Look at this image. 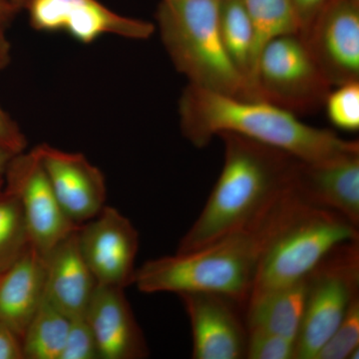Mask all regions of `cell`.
<instances>
[{
    "instance_id": "obj_1",
    "label": "cell",
    "mask_w": 359,
    "mask_h": 359,
    "mask_svg": "<svg viewBox=\"0 0 359 359\" xmlns=\"http://www.w3.org/2000/svg\"><path fill=\"white\" fill-rule=\"evenodd\" d=\"M297 197L292 185L256 221L193 252L150 259L135 271L145 294L212 292L245 309L266 245Z\"/></svg>"
},
{
    "instance_id": "obj_2",
    "label": "cell",
    "mask_w": 359,
    "mask_h": 359,
    "mask_svg": "<svg viewBox=\"0 0 359 359\" xmlns=\"http://www.w3.org/2000/svg\"><path fill=\"white\" fill-rule=\"evenodd\" d=\"M180 128L187 140L203 148L229 132L280 149L304 162H318L359 152L358 141L311 126L290 111L264 100L226 95L189 85L179 100Z\"/></svg>"
},
{
    "instance_id": "obj_3",
    "label": "cell",
    "mask_w": 359,
    "mask_h": 359,
    "mask_svg": "<svg viewBox=\"0 0 359 359\" xmlns=\"http://www.w3.org/2000/svg\"><path fill=\"white\" fill-rule=\"evenodd\" d=\"M224 166L204 209L180 240L178 254L193 252L256 221L294 185L299 159L271 147L224 132Z\"/></svg>"
},
{
    "instance_id": "obj_4",
    "label": "cell",
    "mask_w": 359,
    "mask_h": 359,
    "mask_svg": "<svg viewBox=\"0 0 359 359\" xmlns=\"http://www.w3.org/2000/svg\"><path fill=\"white\" fill-rule=\"evenodd\" d=\"M219 6V0H160L156 29L175 68L189 85L259 100L224 48Z\"/></svg>"
},
{
    "instance_id": "obj_5",
    "label": "cell",
    "mask_w": 359,
    "mask_h": 359,
    "mask_svg": "<svg viewBox=\"0 0 359 359\" xmlns=\"http://www.w3.org/2000/svg\"><path fill=\"white\" fill-rule=\"evenodd\" d=\"M356 240L358 226L339 212L311 205L297 191L264 250L248 302L304 280L334 248Z\"/></svg>"
},
{
    "instance_id": "obj_6",
    "label": "cell",
    "mask_w": 359,
    "mask_h": 359,
    "mask_svg": "<svg viewBox=\"0 0 359 359\" xmlns=\"http://www.w3.org/2000/svg\"><path fill=\"white\" fill-rule=\"evenodd\" d=\"M359 297V240L337 245L308 276L294 359H316Z\"/></svg>"
},
{
    "instance_id": "obj_7",
    "label": "cell",
    "mask_w": 359,
    "mask_h": 359,
    "mask_svg": "<svg viewBox=\"0 0 359 359\" xmlns=\"http://www.w3.org/2000/svg\"><path fill=\"white\" fill-rule=\"evenodd\" d=\"M254 86L261 100L297 114L316 112L334 88L299 34L271 40L257 58Z\"/></svg>"
},
{
    "instance_id": "obj_8",
    "label": "cell",
    "mask_w": 359,
    "mask_h": 359,
    "mask_svg": "<svg viewBox=\"0 0 359 359\" xmlns=\"http://www.w3.org/2000/svg\"><path fill=\"white\" fill-rule=\"evenodd\" d=\"M4 189L18 198L30 244L42 256H47L58 243L79 228L59 204L36 149L11 158L4 173Z\"/></svg>"
},
{
    "instance_id": "obj_9",
    "label": "cell",
    "mask_w": 359,
    "mask_h": 359,
    "mask_svg": "<svg viewBox=\"0 0 359 359\" xmlns=\"http://www.w3.org/2000/svg\"><path fill=\"white\" fill-rule=\"evenodd\" d=\"M25 11L34 29L65 32L83 44L105 35L147 40L156 32L155 23L121 15L99 0H29Z\"/></svg>"
},
{
    "instance_id": "obj_10",
    "label": "cell",
    "mask_w": 359,
    "mask_h": 359,
    "mask_svg": "<svg viewBox=\"0 0 359 359\" xmlns=\"http://www.w3.org/2000/svg\"><path fill=\"white\" fill-rule=\"evenodd\" d=\"M78 245L97 285L125 287L133 285L139 233L116 208L105 205L77 230Z\"/></svg>"
},
{
    "instance_id": "obj_11",
    "label": "cell",
    "mask_w": 359,
    "mask_h": 359,
    "mask_svg": "<svg viewBox=\"0 0 359 359\" xmlns=\"http://www.w3.org/2000/svg\"><path fill=\"white\" fill-rule=\"evenodd\" d=\"M299 35L334 88L359 81V0H330Z\"/></svg>"
},
{
    "instance_id": "obj_12",
    "label": "cell",
    "mask_w": 359,
    "mask_h": 359,
    "mask_svg": "<svg viewBox=\"0 0 359 359\" xmlns=\"http://www.w3.org/2000/svg\"><path fill=\"white\" fill-rule=\"evenodd\" d=\"M178 295L192 328L194 359L245 358L248 328L243 306L212 292Z\"/></svg>"
},
{
    "instance_id": "obj_13",
    "label": "cell",
    "mask_w": 359,
    "mask_h": 359,
    "mask_svg": "<svg viewBox=\"0 0 359 359\" xmlns=\"http://www.w3.org/2000/svg\"><path fill=\"white\" fill-rule=\"evenodd\" d=\"M59 204L77 226L93 219L106 205L105 177L82 153L41 144L35 147Z\"/></svg>"
},
{
    "instance_id": "obj_14",
    "label": "cell",
    "mask_w": 359,
    "mask_h": 359,
    "mask_svg": "<svg viewBox=\"0 0 359 359\" xmlns=\"http://www.w3.org/2000/svg\"><path fill=\"white\" fill-rule=\"evenodd\" d=\"M294 186L311 205L339 212L359 228V152L318 162L299 160Z\"/></svg>"
},
{
    "instance_id": "obj_15",
    "label": "cell",
    "mask_w": 359,
    "mask_h": 359,
    "mask_svg": "<svg viewBox=\"0 0 359 359\" xmlns=\"http://www.w3.org/2000/svg\"><path fill=\"white\" fill-rule=\"evenodd\" d=\"M85 318L95 337L100 359H142L147 342L124 289L97 285Z\"/></svg>"
},
{
    "instance_id": "obj_16",
    "label": "cell",
    "mask_w": 359,
    "mask_h": 359,
    "mask_svg": "<svg viewBox=\"0 0 359 359\" xmlns=\"http://www.w3.org/2000/svg\"><path fill=\"white\" fill-rule=\"evenodd\" d=\"M77 230L45 256V299L70 320L85 316L97 287L80 252Z\"/></svg>"
},
{
    "instance_id": "obj_17",
    "label": "cell",
    "mask_w": 359,
    "mask_h": 359,
    "mask_svg": "<svg viewBox=\"0 0 359 359\" xmlns=\"http://www.w3.org/2000/svg\"><path fill=\"white\" fill-rule=\"evenodd\" d=\"M46 262L32 245L0 275V323L22 337L43 302Z\"/></svg>"
},
{
    "instance_id": "obj_18",
    "label": "cell",
    "mask_w": 359,
    "mask_h": 359,
    "mask_svg": "<svg viewBox=\"0 0 359 359\" xmlns=\"http://www.w3.org/2000/svg\"><path fill=\"white\" fill-rule=\"evenodd\" d=\"M308 278L248 302V332L257 330L297 341L306 308Z\"/></svg>"
},
{
    "instance_id": "obj_19",
    "label": "cell",
    "mask_w": 359,
    "mask_h": 359,
    "mask_svg": "<svg viewBox=\"0 0 359 359\" xmlns=\"http://www.w3.org/2000/svg\"><path fill=\"white\" fill-rule=\"evenodd\" d=\"M219 23L222 40L231 60L256 91L254 87V32L242 1L219 0Z\"/></svg>"
},
{
    "instance_id": "obj_20",
    "label": "cell",
    "mask_w": 359,
    "mask_h": 359,
    "mask_svg": "<svg viewBox=\"0 0 359 359\" xmlns=\"http://www.w3.org/2000/svg\"><path fill=\"white\" fill-rule=\"evenodd\" d=\"M254 32L255 70L257 58L271 40L301 34L302 25L292 0H241ZM255 76V74H254ZM255 87V86H254Z\"/></svg>"
},
{
    "instance_id": "obj_21",
    "label": "cell",
    "mask_w": 359,
    "mask_h": 359,
    "mask_svg": "<svg viewBox=\"0 0 359 359\" xmlns=\"http://www.w3.org/2000/svg\"><path fill=\"white\" fill-rule=\"evenodd\" d=\"M69 325L70 318L44 297L21 337L25 359L60 358Z\"/></svg>"
},
{
    "instance_id": "obj_22",
    "label": "cell",
    "mask_w": 359,
    "mask_h": 359,
    "mask_svg": "<svg viewBox=\"0 0 359 359\" xmlns=\"http://www.w3.org/2000/svg\"><path fill=\"white\" fill-rule=\"evenodd\" d=\"M30 245L20 202L4 188L0 193V275L15 264Z\"/></svg>"
},
{
    "instance_id": "obj_23",
    "label": "cell",
    "mask_w": 359,
    "mask_h": 359,
    "mask_svg": "<svg viewBox=\"0 0 359 359\" xmlns=\"http://www.w3.org/2000/svg\"><path fill=\"white\" fill-rule=\"evenodd\" d=\"M359 297L351 302L348 311L316 359L358 358Z\"/></svg>"
},
{
    "instance_id": "obj_24",
    "label": "cell",
    "mask_w": 359,
    "mask_h": 359,
    "mask_svg": "<svg viewBox=\"0 0 359 359\" xmlns=\"http://www.w3.org/2000/svg\"><path fill=\"white\" fill-rule=\"evenodd\" d=\"M325 111L337 129L347 132L359 130V81L339 85L325 99Z\"/></svg>"
},
{
    "instance_id": "obj_25",
    "label": "cell",
    "mask_w": 359,
    "mask_h": 359,
    "mask_svg": "<svg viewBox=\"0 0 359 359\" xmlns=\"http://www.w3.org/2000/svg\"><path fill=\"white\" fill-rule=\"evenodd\" d=\"M294 340L266 332H248V359H294Z\"/></svg>"
},
{
    "instance_id": "obj_26",
    "label": "cell",
    "mask_w": 359,
    "mask_h": 359,
    "mask_svg": "<svg viewBox=\"0 0 359 359\" xmlns=\"http://www.w3.org/2000/svg\"><path fill=\"white\" fill-rule=\"evenodd\" d=\"M59 359H100L95 337L85 316L70 320L67 337Z\"/></svg>"
},
{
    "instance_id": "obj_27",
    "label": "cell",
    "mask_w": 359,
    "mask_h": 359,
    "mask_svg": "<svg viewBox=\"0 0 359 359\" xmlns=\"http://www.w3.org/2000/svg\"><path fill=\"white\" fill-rule=\"evenodd\" d=\"M27 145V138L22 130L0 105V148L18 155L25 152Z\"/></svg>"
},
{
    "instance_id": "obj_28",
    "label": "cell",
    "mask_w": 359,
    "mask_h": 359,
    "mask_svg": "<svg viewBox=\"0 0 359 359\" xmlns=\"http://www.w3.org/2000/svg\"><path fill=\"white\" fill-rule=\"evenodd\" d=\"M0 359H25L20 337L2 323H0Z\"/></svg>"
},
{
    "instance_id": "obj_29",
    "label": "cell",
    "mask_w": 359,
    "mask_h": 359,
    "mask_svg": "<svg viewBox=\"0 0 359 359\" xmlns=\"http://www.w3.org/2000/svg\"><path fill=\"white\" fill-rule=\"evenodd\" d=\"M330 1V0H292L301 22L302 32Z\"/></svg>"
},
{
    "instance_id": "obj_30",
    "label": "cell",
    "mask_w": 359,
    "mask_h": 359,
    "mask_svg": "<svg viewBox=\"0 0 359 359\" xmlns=\"http://www.w3.org/2000/svg\"><path fill=\"white\" fill-rule=\"evenodd\" d=\"M6 25L0 23V71L8 66L11 58V42L6 34Z\"/></svg>"
},
{
    "instance_id": "obj_31",
    "label": "cell",
    "mask_w": 359,
    "mask_h": 359,
    "mask_svg": "<svg viewBox=\"0 0 359 359\" xmlns=\"http://www.w3.org/2000/svg\"><path fill=\"white\" fill-rule=\"evenodd\" d=\"M18 11L6 0H0V23L8 26Z\"/></svg>"
},
{
    "instance_id": "obj_32",
    "label": "cell",
    "mask_w": 359,
    "mask_h": 359,
    "mask_svg": "<svg viewBox=\"0 0 359 359\" xmlns=\"http://www.w3.org/2000/svg\"><path fill=\"white\" fill-rule=\"evenodd\" d=\"M14 155L0 148V176H4L6 173L7 166H8L9 162H11V158Z\"/></svg>"
},
{
    "instance_id": "obj_33",
    "label": "cell",
    "mask_w": 359,
    "mask_h": 359,
    "mask_svg": "<svg viewBox=\"0 0 359 359\" xmlns=\"http://www.w3.org/2000/svg\"><path fill=\"white\" fill-rule=\"evenodd\" d=\"M6 1L11 4L20 13L21 11H25L29 0H6Z\"/></svg>"
},
{
    "instance_id": "obj_34",
    "label": "cell",
    "mask_w": 359,
    "mask_h": 359,
    "mask_svg": "<svg viewBox=\"0 0 359 359\" xmlns=\"http://www.w3.org/2000/svg\"><path fill=\"white\" fill-rule=\"evenodd\" d=\"M4 188V176H0V193L2 192Z\"/></svg>"
}]
</instances>
